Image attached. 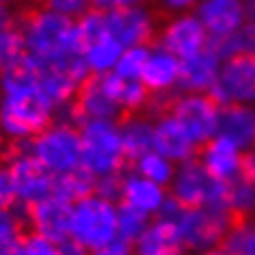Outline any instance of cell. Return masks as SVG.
Returning <instances> with one entry per match:
<instances>
[{"label": "cell", "mask_w": 255, "mask_h": 255, "mask_svg": "<svg viewBox=\"0 0 255 255\" xmlns=\"http://www.w3.org/2000/svg\"><path fill=\"white\" fill-rule=\"evenodd\" d=\"M61 111L46 93L37 61L20 54L15 61L0 69V126L11 143H28L61 115Z\"/></svg>", "instance_id": "obj_1"}, {"label": "cell", "mask_w": 255, "mask_h": 255, "mask_svg": "<svg viewBox=\"0 0 255 255\" xmlns=\"http://www.w3.org/2000/svg\"><path fill=\"white\" fill-rule=\"evenodd\" d=\"M17 28L22 37V50L30 59L46 67L69 72L82 80L91 76L82 59V39L76 20L39 4L17 22Z\"/></svg>", "instance_id": "obj_2"}, {"label": "cell", "mask_w": 255, "mask_h": 255, "mask_svg": "<svg viewBox=\"0 0 255 255\" xmlns=\"http://www.w3.org/2000/svg\"><path fill=\"white\" fill-rule=\"evenodd\" d=\"M78 130L82 143V171H87L93 180L124 173L128 156L117 119H85L78 124Z\"/></svg>", "instance_id": "obj_3"}, {"label": "cell", "mask_w": 255, "mask_h": 255, "mask_svg": "<svg viewBox=\"0 0 255 255\" xmlns=\"http://www.w3.org/2000/svg\"><path fill=\"white\" fill-rule=\"evenodd\" d=\"M160 216L173 223L177 234L188 249V253L206 251V249L221 247L229 227L234 225V216L223 208H210V206H180L173 199H169L167 208Z\"/></svg>", "instance_id": "obj_4"}, {"label": "cell", "mask_w": 255, "mask_h": 255, "mask_svg": "<svg viewBox=\"0 0 255 255\" xmlns=\"http://www.w3.org/2000/svg\"><path fill=\"white\" fill-rule=\"evenodd\" d=\"M69 115H61L59 119H54L50 126L43 128L39 134H35L28 143H22L54 177H63L82 169L80 130L69 119Z\"/></svg>", "instance_id": "obj_5"}, {"label": "cell", "mask_w": 255, "mask_h": 255, "mask_svg": "<svg viewBox=\"0 0 255 255\" xmlns=\"http://www.w3.org/2000/svg\"><path fill=\"white\" fill-rule=\"evenodd\" d=\"M119 201L100 193H89L72 203L69 214V240L78 242L89 251L117 238Z\"/></svg>", "instance_id": "obj_6"}, {"label": "cell", "mask_w": 255, "mask_h": 255, "mask_svg": "<svg viewBox=\"0 0 255 255\" xmlns=\"http://www.w3.org/2000/svg\"><path fill=\"white\" fill-rule=\"evenodd\" d=\"M169 197L175 203L188 206V208L210 206V208L227 210V182L214 180V177L203 169L199 158L195 156L175 167L173 180L169 184Z\"/></svg>", "instance_id": "obj_7"}, {"label": "cell", "mask_w": 255, "mask_h": 255, "mask_svg": "<svg viewBox=\"0 0 255 255\" xmlns=\"http://www.w3.org/2000/svg\"><path fill=\"white\" fill-rule=\"evenodd\" d=\"M162 106L186 128V132L199 147L219 134L223 106L212 98V93L177 91L167 102H162Z\"/></svg>", "instance_id": "obj_8"}, {"label": "cell", "mask_w": 255, "mask_h": 255, "mask_svg": "<svg viewBox=\"0 0 255 255\" xmlns=\"http://www.w3.org/2000/svg\"><path fill=\"white\" fill-rule=\"evenodd\" d=\"M78 33L82 39V59L91 76L111 74L117 65L121 52V43L106 30L104 11L89 9L78 20Z\"/></svg>", "instance_id": "obj_9"}, {"label": "cell", "mask_w": 255, "mask_h": 255, "mask_svg": "<svg viewBox=\"0 0 255 255\" xmlns=\"http://www.w3.org/2000/svg\"><path fill=\"white\" fill-rule=\"evenodd\" d=\"M7 164L15 186V199L20 208H30L33 203L46 199L54 193L56 177L46 171V167L26 149V145L17 147L7 156Z\"/></svg>", "instance_id": "obj_10"}, {"label": "cell", "mask_w": 255, "mask_h": 255, "mask_svg": "<svg viewBox=\"0 0 255 255\" xmlns=\"http://www.w3.org/2000/svg\"><path fill=\"white\" fill-rule=\"evenodd\" d=\"M210 93L221 106H255V56L232 54L223 59L219 78Z\"/></svg>", "instance_id": "obj_11"}, {"label": "cell", "mask_w": 255, "mask_h": 255, "mask_svg": "<svg viewBox=\"0 0 255 255\" xmlns=\"http://www.w3.org/2000/svg\"><path fill=\"white\" fill-rule=\"evenodd\" d=\"M106 30L121 43V48H134V46H151L158 35V20L156 9L149 4H138V7H126L104 11Z\"/></svg>", "instance_id": "obj_12"}, {"label": "cell", "mask_w": 255, "mask_h": 255, "mask_svg": "<svg viewBox=\"0 0 255 255\" xmlns=\"http://www.w3.org/2000/svg\"><path fill=\"white\" fill-rule=\"evenodd\" d=\"M156 43H160L162 48H167L169 52H173L177 59L184 61L208 48L210 35L201 24L199 15L195 11H188V13L167 15V20L158 26Z\"/></svg>", "instance_id": "obj_13"}, {"label": "cell", "mask_w": 255, "mask_h": 255, "mask_svg": "<svg viewBox=\"0 0 255 255\" xmlns=\"http://www.w3.org/2000/svg\"><path fill=\"white\" fill-rule=\"evenodd\" d=\"M180 78L182 59H177L173 52H169L160 43H151L147 48V56H145L141 82L147 87V91L154 98V106L167 102L171 95L180 91Z\"/></svg>", "instance_id": "obj_14"}, {"label": "cell", "mask_w": 255, "mask_h": 255, "mask_svg": "<svg viewBox=\"0 0 255 255\" xmlns=\"http://www.w3.org/2000/svg\"><path fill=\"white\" fill-rule=\"evenodd\" d=\"M154 149L180 164L197 156L199 145L162 104L154 106Z\"/></svg>", "instance_id": "obj_15"}, {"label": "cell", "mask_w": 255, "mask_h": 255, "mask_svg": "<svg viewBox=\"0 0 255 255\" xmlns=\"http://www.w3.org/2000/svg\"><path fill=\"white\" fill-rule=\"evenodd\" d=\"M195 13L206 26L210 43H219L234 37L249 17L245 0H201Z\"/></svg>", "instance_id": "obj_16"}, {"label": "cell", "mask_w": 255, "mask_h": 255, "mask_svg": "<svg viewBox=\"0 0 255 255\" xmlns=\"http://www.w3.org/2000/svg\"><path fill=\"white\" fill-rule=\"evenodd\" d=\"M169 188L160 186V184L147 180V177L138 175L134 169L124 171L121 173V182H119V203L141 210L143 214L156 216L162 214V210L169 203Z\"/></svg>", "instance_id": "obj_17"}, {"label": "cell", "mask_w": 255, "mask_h": 255, "mask_svg": "<svg viewBox=\"0 0 255 255\" xmlns=\"http://www.w3.org/2000/svg\"><path fill=\"white\" fill-rule=\"evenodd\" d=\"M26 212V223L30 229L54 242H65L69 240V214H72V201L65 197L52 193L46 199L33 203Z\"/></svg>", "instance_id": "obj_18"}, {"label": "cell", "mask_w": 255, "mask_h": 255, "mask_svg": "<svg viewBox=\"0 0 255 255\" xmlns=\"http://www.w3.org/2000/svg\"><path fill=\"white\" fill-rule=\"evenodd\" d=\"M72 115L78 121H85V119H117L119 121L124 117L102 76H89L80 85L78 93L74 95V102H72Z\"/></svg>", "instance_id": "obj_19"}, {"label": "cell", "mask_w": 255, "mask_h": 255, "mask_svg": "<svg viewBox=\"0 0 255 255\" xmlns=\"http://www.w3.org/2000/svg\"><path fill=\"white\" fill-rule=\"evenodd\" d=\"M197 158L203 164V169L219 182H232L242 175L245 149H240L236 143L221 134L203 143L197 151Z\"/></svg>", "instance_id": "obj_20"}, {"label": "cell", "mask_w": 255, "mask_h": 255, "mask_svg": "<svg viewBox=\"0 0 255 255\" xmlns=\"http://www.w3.org/2000/svg\"><path fill=\"white\" fill-rule=\"evenodd\" d=\"M132 249L134 255H190L167 216L151 219L145 232L132 242Z\"/></svg>", "instance_id": "obj_21"}, {"label": "cell", "mask_w": 255, "mask_h": 255, "mask_svg": "<svg viewBox=\"0 0 255 255\" xmlns=\"http://www.w3.org/2000/svg\"><path fill=\"white\" fill-rule=\"evenodd\" d=\"M223 65V56L216 52L212 46L203 48L201 52L182 61V78H180V91H193V93H210L216 85Z\"/></svg>", "instance_id": "obj_22"}, {"label": "cell", "mask_w": 255, "mask_h": 255, "mask_svg": "<svg viewBox=\"0 0 255 255\" xmlns=\"http://www.w3.org/2000/svg\"><path fill=\"white\" fill-rule=\"evenodd\" d=\"M108 87V91L117 102L121 115H134V113H147L154 108V98L147 91V87L141 82V78H121L115 72L102 76Z\"/></svg>", "instance_id": "obj_23"}, {"label": "cell", "mask_w": 255, "mask_h": 255, "mask_svg": "<svg viewBox=\"0 0 255 255\" xmlns=\"http://www.w3.org/2000/svg\"><path fill=\"white\" fill-rule=\"evenodd\" d=\"M219 134L236 143L240 149H251L255 145V106L229 104L221 108Z\"/></svg>", "instance_id": "obj_24"}, {"label": "cell", "mask_w": 255, "mask_h": 255, "mask_svg": "<svg viewBox=\"0 0 255 255\" xmlns=\"http://www.w3.org/2000/svg\"><path fill=\"white\" fill-rule=\"evenodd\" d=\"M121 141L128 156V162L154 149V113H134L124 115L119 121Z\"/></svg>", "instance_id": "obj_25"}, {"label": "cell", "mask_w": 255, "mask_h": 255, "mask_svg": "<svg viewBox=\"0 0 255 255\" xmlns=\"http://www.w3.org/2000/svg\"><path fill=\"white\" fill-rule=\"evenodd\" d=\"M130 164L138 175L147 177V180L160 184V186H167V188H169L171 180H173V173H175V167H177L173 160H169L167 156L158 154L156 149L145 151L143 156L134 158Z\"/></svg>", "instance_id": "obj_26"}, {"label": "cell", "mask_w": 255, "mask_h": 255, "mask_svg": "<svg viewBox=\"0 0 255 255\" xmlns=\"http://www.w3.org/2000/svg\"><path fill=\"white\" fill-rule=\"evenodd\" d=\"M26 212L17 206H0V255H11L17 240L24 236Z\"/></svg>", "instance_id": "obj_27"}, {"label": "cell", "mask_w": 255, "mask_h": 255, "mask_svg": "<svg viewBox=\"0 0 255 255\" xmlns=\"http://www.w3.org/2000/svg\"><path fill=\"white\" fill-rule=\"evenodd\" d=\"M227 210L234 219H247L253 216L255 210V184L249 177L240 175L227 182Z\"/></svg>", "instance_id": "obj_28"}, {"label": "cell", "mask_w": 255, "mask_h": 255, "mask_svg": "<svg viewBox=\"0 0 255 255\" xmlns=\"http://www.w3.org/2000/svg\"><path fill=\"white\" fill-rule=\"evenodd\" d=\"M221 247L229 255H255V216L236 219Z\"/></svg>", "instance_id": "obj_29"}, {"label": "cell", "mask_w": 255, "mask_h": 255, "mask_svg": "<svg viewBox=\"0 0 255 255\" xmlns=\"http://www.w3.org/2000/svg\"><path fill=\"white\" fill-rule=\"evenodd\" d=\"M223 59L232 54H249L255 56V17H247V22L242 24V28L234 37H229L225 41L210 43Z\"/></svg>", "instance_id": "obj_30"}, {"label": "cell", "mask_w": 255, "mask_h": 255, "mask_svg": "<svg viewBox=\"0 0 255 255\" xmlns=\"http://www.w3.org/2000/svg\"><path fill=\"white\" fill-rule=\"evenodd\" d=\"M93 190H95V180L82 169L74 171V173H67L63 177H56L54 193L65 197V199L72 201V203L82 199V197L89 195V193H93Z\"/></svg>", "instance_id": "obj_31"}, {"label": "cell", "mask_w": 255, "mask_h": 255, "mask_svg": "<svg viewBox=\"0 0 255 255\" xmlns=\"http://www.w3.org/2000/svg\"><path fill=\"white\" fill-rule=\"evenodd\" d=\"M151 216L143 214L141 210H134L126 203H119V214H117V236L134 242L138 236L145 232V227L149 225Z\"/></svg>", "instance_id": "obj_32"}, {"label": "cell", "mask_w": 255, "mask_h": 255, "mask_svg": "<svg viewBox=\"0 0 255 255\" xmlns=\"http://www.w3.org/2000/svg\"><path fill=\"white\" fill-rule=\"evenodd\" d=\"M11 255H59V242L30 229V232H24V236L17 240Z\"/></svg>", "instance_id": "obj_33"}, {"label": "cell", "mask_w": 255, "mask_h": 255, "mask_svg": "<svg viewBox=\"0 0 255 255\" xmlns=\"http://www.w3.org/2000/svg\"><path fill=\"white\" fill-rule=\"evenodd\" d=\"M149 46H134V48H126L121 52L117 65L113 72L121 76V78H141L143 65H145V56H147Z\"/></svg>", "instance_id": "obj_34"}, {"label": "cell", "mask_w": 255, "mask_h": 255, "mask_svg": "<svg viewBox=\"0 0 255 255\" xmlns=\"http://www.w3.org/2000/svg\"><path fill=\"white\" fill-rule=\"evenodd\" d=\"M22 52L24 50H22L20 28L11 26L7 30H2V33H0V69L4 65H9L11 61H15Z\"/></svg>", "instance_id": "obj_35"}, {"label": "cell", "mask_w": 255, "mask_h": 255, "mask_svg": "<svg viewBox=\"0 0 255 255\" xmlns=\"http://www.w3.org/2000/svg\"><path fill=\"white\" fill-rule=\"evenodd\" d=\"M41 4H46L54 13L69 17V20H78L80 15H85L91 9L89 7V0H43Z\"/></svg>", "instance_id": "obj_36"}, {"label": "cell", "mask_w": 255, "mask_h": 255, "mask_svg": "<svg viewBox=\"0 0 255 255\" xmlns=\"http://www.w3.org/2000/svg\"><path fill=\"white\" fill-rule=\"evenodd\" d=\"M156 9L164 15H175V13H188L195 11L201 4V0H154Z\"/></svg>", "instance_id": "obj_37"}, {"label": "cell", "mask_w": 255, "mask_h": 255, "mask_svg": "<svg viewBox=\"0 0 255 255\" xmlns=\"http://www.w3.org/2000/svg\"><path fill=\"white\" fill-rule=\"evenodd\" d=\"M0 206H17L15 199V186L7 164H0Z\"/></svg>", "instance_id": "obj_38"}, {"label": "cell", "mask_w": 255, "mask_h": 255, "mask_svg": "<svg viewBox=\"0 0 255 255\" xmlns=\"http://www.w3.org/2000/svg\"><path fill=\"white\" fill-rule=\"evenodd\" d=\"M91 255H134V249H132V242L121 238H113L111 242H106V245L98 247L95 251H91Z\"/></svg>", "instance_id": "obj_39"}, {"label": "cell", "mask_w": 255, "mask_h": 255, "mask_svg": "<svg viewBox=\"0 0 255 255\" xmlns=\"http://www.w3.org/2000/svg\"><path fill=\"white\" fill-rule=\"evenodd\" d=\"M138 4H149V0H89V7L98 11H115L126 7H138Z\"/></svg>", "instance_id": "obj_40"}, {"label": "cell", "mask_w": 255, "mask_h": 255, "mask_svg": "<svg viewBox=\"0 0 255 255\" xmlns=\"http://www.w3.org/2000/svg\"><path fill=\"white\" fill-rule=\"evenodd\" d=\"M119 182H121V175L100 177V180H95V193L104 195L108 199L119 201Z\"/></svg>", "instance_id": "obj_41"}, {"label": "cell", "mask_w": 255, "mask_h": 255, "mask_svg": "<svg viewBox=\"0 0 255 255\" xmlns=\"http://www.w3.org/2000/svg\"><path fill=\"white\" fill-rule=\"evenodd\" d=\"M59 255H91V251L74 240H65L59 245Z\"/></svg>", "instance_id": "obj_42"}, {"label": "cell", "mask_w": 255, "mask_h": 255, "mask_svg": "<svg viewBox=\"0 0 255 255\" xmlns=\"http://www.w3.org/2000/svg\"><path fill=\"white\" fill-rule=\"evenodd\" d=\"M242 175L249 177L255 184V145L245 151V162H242Z\"/></svg>", "instance_id": "obj_43"}, {"label": "cell", "mask_w": 255, "mask_h": 255, "mask_svg": "<svg viewBox=\"0 0 255 255\" xmlns=\"http://www.w3.org/2000/svg\"><path fill=\"white\" fill-rule=\"evenodd\" d=\"M11 26H17V20H15V13L9 9H2L0 7V33L2 30H7Z\"/></svg>", "instance_id": "obj_44"}, {"label": "cell", "mask_w": 255, "mask_h": 255, "mask_svg": "<svg viewBox=\"0 0 255 255\" xmlns=\"http://www.w3.org/2000/svg\"><path fill=\"white\" fill-rule=\"evenodd\" d=\"M9 136L4 134V130H2V126H0V162L4 160V158L9 156Z\"/></svg>", "instance_id": "obj_45"}, {"label": "cell", "mask_w": 255, "mask_h": 255, "mask_svg": "<svg viewBox=\"0 0 255 255\" xmlns=\"http://www.w3.org/2000/svg\"><path fill=\"white\" fill-rule=\"evenodd\" d=\"M28 0H0V7L2 9H9V11H15V9H20L22 4H26Z\"/></svg>", "instance_id": "obj_46"}, {"label": "cell", "mask_w": 255, "mask_h": 255, "mask_svg": "<svg viewBox=\"0 0 255 255\" xmlns=\"http://www.w3.org/2000/svg\"><path fill=\"white\" fill-rule=\"evenodd\" d=\"M190 255H229L223 247H214V249H206V251H197V253H190Z\"/></svg>", "instance_id": "obj_47"}, {"label": "cell", "mask_w": 255, "mask_h": 255, "mask_svg": "<svg viewBox=\"0 0 255 255\" xmlns=\"http://www.w3.org/2000/svg\"><path fill=\"white\" fill-rule=\"evenodd\" d=\"M245 7H247L249 17H255V0H245Z\"/></svg>", "instance_id": "obj_48"}, {"label": "cell", "mask_w": 255, "mask_h": 255, "mask_svg": "<svg viewBox=\"0 0 255 255\" xmlns=\"http://www.w3.org/2000/svg\"><path fill=\"white\" fill-rule=\"evenodd\" d=\"M253 216H255V210H253Z\"/></svg>", "instance_id": "obj_49"}]
</instances>
